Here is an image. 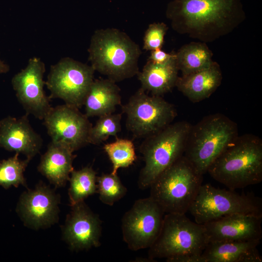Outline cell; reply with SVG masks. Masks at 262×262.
I'll use <instances>...</instances> for the list:
<instances>
[{
  "mask_svg": "<svg viewBox=\"0 0 262 262\" xmlns=\"http://www.w3.org/2000/svg\"><path fill=\"white\" fill-rule=\"evenodd\" d=\"M103 149L112 164L111 173L114 174H117L119 168L131 165L137 158L134 144L127 139L117 138L114 142L105 144Z\"/></svg>",
  "mask_w": 262,
  "mask_h": 262,
  "instance_id": "25",
  "label": "cell"
},
{
  "mask_svg": "<svg viewBox=\"0 0 262 262\" xmlns=\"http://www.w3.org/2000/svg\"><path fill=\"white\" fill-rule=\"evenodd\" d=\"M203 176L183 155L151 184L149 197L165 214H185L202 184Z\"/></svg>",
  "mask_w": 262,
  "mask_h": 262,
  "instance_id": "6",
  "label": "cell"
},
{
  "mask_svg": "<svg viewBox=\"0 0 262 262\" xmlns=\"http://www.w3.org/2000/svg\"><path fill=\"white\" fill-rule=\"evenodd\" d=\"M164 214L149 196L136 200L122 219L123 239L129 249L149 248L160 233Z\"/></svg>",
  "mask_w": 262,
  "mask_h": 262,
  "instance_id": "11",
  "label": "cell"
},
{
  "mask_svg": "<svg viewBox=\"0 0 262 262\" xmlns=\"http://www.w3.org/2000/svg\"><path fill=\"white\" fill-rule=\"evenodd\" d=\"M126 127L136 138H146L165 128L176 117L173 105L162 96L147 95L141 87L122 106Z\"/></svg>",
  "mask_w": 262,
  "mask_h": 262,
  "instance_id": "9",
  "label": "cell"
},
{
  "mask_svg": "<svg viewBox=\"0 0 262 262\" xmlns=\"http://www.w3.org/2000/svg\"><path fill=\"white\" fill-rule=\"evenodd\" d=\"M9 67L0 59V73H4L8 71Z\"/></svg>",
  "mask_w": 262,
  "mask_h": 262,
  "instance_id": "31",
  "label": "cell"
},
{
  "mask_svg": "<svg viewBox=\"0 0 262 262\" xmlns=\"http://www.w3.org/2000/svg\"><path fill=\"white\" fill-rule=\"evenodd\" d=\"M121 114H110L99 117L91 127L88 144L99 145L110 136H116L121 130Z\"/></svg>",
  "mask_w": 262,
  "mask_h": 262,
  "instance_id": "28",
  "label": "cell"
},
{
  "mask_svg": "<svg viewBox=\"0 0 262 262\" xmlns=\"http://www.w3.org/2000/svg\"><path fill=\"white\" fill-rule=\"evenodd\" d=\"M261 240L209 242L201 262H262L258 246Z\"/></svg>",
  "mask_w": 262,
  "mask_h": 262,
  "instance_id": "18",
  "label": "cell"
},
{
  "mask_svg": "<svg viewBox=\"0 0 262 262\" xmlns=\"http://www.w3.org/2000/svg\"><path fill=\"white\" fill-rule=\"evenodd\" d=\"M176 56L169 61L162 64H155L147 60L137 76L141 88L152 95L162 96L176 87L179 77Z\"/></svg>",
  "mask_w": 262,
  "mask_h": 262,
  "instance_id": "22",
  "label": "cell"
},
{
  "mask_svg": "<svg viewBox=\"0 0 262 262\" xmlns=\"http://www.w3.org/2000/svg\"><path fill=\"white\" fill-rule=\"evenodd\" d=\"M213 55L206 43L198 41L185 44L176 52L178 69L181 75H187L207 68L213 62Z\"/></svg>",
  "mask_w": 262,
  "mask_h": 262,
  "instance_id": "23",
  "label": "cell"
},
{
  "mask_svg": "<svg viewBox=\"0 0 262 262\" xmlns=\"http://www.w3.org/2000/svg\"><path fill=\"white\" fill-rule=\"evenodd\" d=\"M45 65L39 58L29 59L26 67L13 77L12 84L18 100L27 114L42 120L52 108L44 90Z\"/></svg>",
  "mask_w": 262,
  "mask_h": 262,
  "instance_id": "13",
  "label": "cell"
},
{
  "mask_svg": "<svg viewBox=\"0 0 262 262\" xmlns=\"http://www.w3.org/2000/svg\"><path fill=\"white\" fill-rule=\"evenodd\" d=\"M66 146L51 141L42 156L38 170L56 187L65 186L74 170L76 156Z\"/></svg>",
  "mask_w": 262,
  "mask_h": 262,
  "instance_id": "20",
  "label": "cell"
},
{
  "mask_svg": "<svg viewBox=\"0 0 262 262\" xmlns=\"http://www.w3.org/2000/svg\"><path fill=\"white\" fill-rule=\"evenodd\" d=\"M168 27L164 22H154L148 25L143 38V49L152 51L162 49Z\"/></svg>",
  "mask_w": 262,
  "mask_h": 262,
  "instance_id": "29",
  "label": "cell"
},
{
  "mask_svg": "<svg viewBox=\"0 0 262 262\" xmlns=\"http://www.w3.org/2000/svg\"><path fill=\"white\" fill-rule=\"evenodd\" d=\"M165 16L177 33L206 43L230 33L246 17L242 0H172Z\"/></svg>",
  "mask_w": 262,
  "mask_h": 262,
  "instance_id": "1",
  "label": "cell"
},
{
  "mask_svg": "<svg viewBox=\"0 0 262 262\" xmlns=\"http://www.w3.org/2000/svg\"><path fill=\"white\" fill-rule=\"evenodd\" d=\"M62 228L64 240L72 250H88L101 245L102 221L84 201L71 206Z\"/></svg>",
  "mask_w": 262,
  "mask_h": 262,
  "instance_id": "15",
  "label": "cell"
},
{
  "mask_svg": "<svg viewBox=\"0 0 262 262\" xmlns=\"http://www.w3.org/2000/svg\"><path fill=\"white\" fill-rule=\"evenodd\" d=\"M209 242L203 224L192 221L185 214L166 213L160 233L148 248V258L201 262V255Z\"/></svg>",
  "mask_w": 262,
  "mask_h": 262,
  "instance_id": "4",
  "label": "cell"
},
{
  "mask_svg": "<svg viewBox=\"0 0 262 262\" xmlns=\"http://www.w3.org/2000/svg\"><path fill=\"white\" fill-rule=\"evenodd\" d=\"M262 216L233 214L203 224L209 242L261 240Z\"/></svg>",
  "mask_w": 262,
  "mask_h": 262,
  "instance_id": "16",
  "label": "cell"
},
{
  "mask_svg": "<svg viewBox=\"0 0 262 262\" xmlns=\"http://www.w3.org/2000/svg\"><path fill=\"white\" fill-rule=\"evenodd\" d=\"M192 126L186 121L172 123L145 138L140 147L145 162L138 177L140 189L148 188L162 173L183 155Z\"/></svg>",
  "mask_w": 262,
  "mask_h": 262,
  "instance_id": "7",
  "label": "cell"
},
{
  "mask_svg": "<svg viewBox=\"0 0 262 262\" xmlns=\"http://www.w3.org/2000/svg\"><path fill=\"white\" fill-rule=\"evenodd\" d=\"M238 136L237 124L225 115L216 113L205 116L192 126L183 156L203 175Z\"/></svg>",
  "mask_w": 262,
  "mask_h": 262,
  "instance_id": "5",
  "label": "cell"
},
{
  "mask_svg": "<svg viewBox=\"0 0 262 262\" xmlns=\"http://www.w3.org/2000/svg\"><path fill=\"white\" fill-rule=\"evenodd\" d=\"M216 181L235 190L262 180V141L253 134L237 138L208 169Z\"/></svg>",
  "mask_w": 262,
  "mask_h": 262,
  "instance_id": "3",
  "label": "cell"
},
{
  "mask_svg": "<svg viewBox=\"0 0 262 262\" xmlns=\"http://www.w3.org/2000/svg\"><path fill=\"white\" fill-rule=\"evenodd\" d=\"M222 73L219 65L213 61L209 67L178 77L176 87L193 102L209 98L221 85Z\"/></svg>",
  "mask_w": 262,
  "mask_h": 262,
  "instance_id": "19",
  "label": "cell"
},
{
  "mask_svg": "<svg viewBox=\"0 0 262 262\" xmlns=\"http://www.w3.org/2000/svg\"><path fill=\"white\" fill-rule=\"evenodd\" d=\"M97 193L99 200L104 204L113 206L127 193L117 174L104 173L97 177Z\"/></svg>",
  "mask_w": 262,
  "mask_h": 262,
  "instance_id": "27",
  "label": "cell"
},
{
  "mask_svg": "<svg viewBox=\"0 0 262 262\" xmlns=\"http://www.w3.org/2000/svg\"><path fill=\"white\" fill-rule=\"evenodd\" d=\"M43 120L51 141L63 144L73 152L88 144L93 125L79 108L66 103L52 107Z\"/></svg>",
  "mask_w": 262,
  "mask_h": 262,
  "instance_id": "12",
  "label": "cell"
},
{
  "mask_svg": "<svg viewBox=\"0 0 262 262\" xmlns=\"http://www.w3.org/2000/svg\"><path fill=\"white\" fill-rule=\"evenodd\" d=\"M43 141L31 126L28 114L16 118L8 116L0 120V147L21 153L31 160L39 153Z\"/></svg>",
  "mask_w": 262,
  "mask_h": 262,
  "instance_id": "17",
  "label": "cell"
},
{
  "mask_svg": "<svg viewBox=\"0 0 262 262\" xmlns=\"http://www.w3.org/2000/svg\"><path fill=\"white\" fill-rule=\"evenodd\" d=\"M18 153L0 162V186L7 189L12 186L26 187L24 172L30 160L19 159Z\"/></svg>",
  "mask_w": 262,
  "mask_h": 262,
  "instance_id": "26",
  "label": "cell"
},
{
  "mask_svg": "<svg viewBox=\"0 0 262 262\" xmlns=\"http://www.w3.org/2000/svg\"><path fill=\"white\" fill-rule=\"evenodd\" d=\"M60 198L43 182L23 192L17 211L25 226L33 229L49 227L58 221Z\"/></svg>",
  "mask_w": 262,
  "mask_h": 262,
  "instance_id": "14",
  "label": "cell"
},
{
  "mask_svg": "<svg viewBox=\"0 0 262 262\" xmlns=\"http://www.w3.org/2000/svg\"><path fill=\"white\" fill-rule=\"evenodd\" d=\"M97 173L91 166L73 170L68 181V196L71 206L97 193Z\"/></svg>",
  "mask_w": 262,
  "mask_h": 262,
  "instance_id": "24",
  "label": "cell"
},
{
  "mask_svg": "<svg viewBox=\"0 0 262 262\" xmlns=\"http://www.w3.org/2000/svg\"><path fill=\"white\" fill-rule=\"evenodd\" d=\"M188 212L195 222L203 224L222 217L244 214L262 216V201L252 194L202 184Z\"/></svg>",
  "mask_w": 262,
  "mask_h": 262,
  "instance_id": "8",
  "label": "cell"
},
{
  "mask_svg": "<svg viewBox=\"0 0 262 262\" xmlns=\"http://www.w3.org/2000/svg\"><path fill=\"white\" fill-rule=\"evenodd\" d=\"M95 70L91 66L69 57L62 58L50 67L45 82L49 98H59L66 104L80 108L93 82Z\"/></svg>",
  "mask_w": 262,
  "mask_h": 262,
  "instance_id": "10",
  "label": "cell"
},
{
  "mask_svg": "<svg viewBox=\"0 0 262 262\" xmlns=\"http://www.w3.org/2000/svg\"><path fill=\"white\" fill-rule=\"evenodd\" d=\"M175 56V51L167 53L162 49H158L150 51L148 60L155 64H162L169 61Z\"/></svg>",
  "mask_w": 262,
  "mask_h": 262,
  "instance_id": "30",
  "label": "cell"
},
{
  "mask_svg": "<svg viewBox=\"0 0 262 262\" xmlns=\"http://www.w3.org/2000/svg\"><path fill=\"white\" fill-rule=\"evenodd\" d=\"M121 104L120 90L115 82L102 79L93 81L83 105L85 115L89 118L114 113Z\"/></svg>",
  "mask_w": 262,
  "mask_h": 262,
  "instance_id": "21",
  "label": "cell"
},
{
  "mask_svg": "<svg viewBox=\"0 0 262 262\" xmlns=\"http://www.w3.org/2000/svg\"><path fill=\"white\" fill-rule=\"evenodd\" d=\"M88 60L95 71L117 82L139 72L142 53L139 46L125 33L115 28L98 29L92 35Z\"/></svg>",
  "mask_w": 262,
  "mask_h": 262,
  "instance_id": "2",
  "label": "cell"
}]
</instances>
